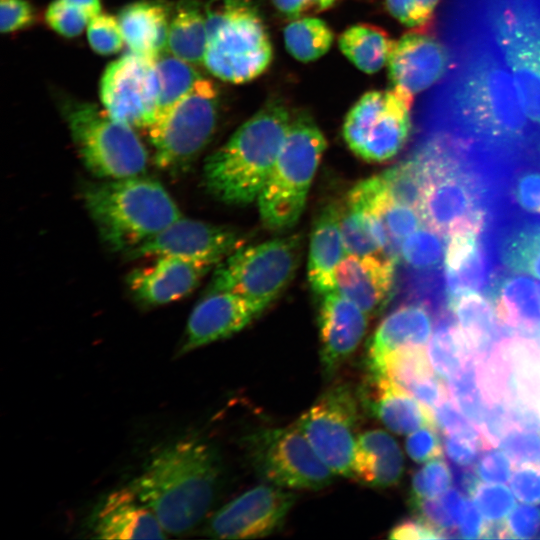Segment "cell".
<instances>
[{
    "label": "cell",
    "mask_w": 540,
    "mask_h": 540,
    "mask_svg": "<svg viewBox=\"0 0 540 540\" xmlns=\"http://www.w3.org/2000/svg\"><path fill=\"white\" fill-rule=\"evenodd\" d=\"M266 309L227 291H208L192 310L180 354L241 331Z\"/></svg>",
    "instance_id": "ffe728a7"
},
{
    "label": "cell",
    "mask_w": 540,
    "mask_h": 540,
    "mask_svg": "<svg viewBox=\"0 0 540 540\" xmlns=\"http://www.w3.org/2000/svg\"><path fill=\"white\" fill-rule=\"evenodd\" d=\"M156 71L158 100L155 121L165 116L202 78L191 63L173 54L160 55L156 60Z\"/></svg>",
    "instance_id": "e575fe53"
},
{
    "label": "cell",
    "mask_w": 540,
    "mask_h": 540,
    "mask_svg": "<svg viewBox=\"0 0 540 540\" xmlns=\"http://www.w3.org/2000/svg\"><path fill=\"white\" fill-rule=\"evenodd\" d=\"M498 320L510 329L540 334V286L530 277L500 279L491 294Z\"/></svg>",
    "instance_id": "4dcf8cb0"
},
{
    "label": "cell",
    "mask_w": 540,
    "mask_h": 540,
    "mask_svg": "<svg viewBox=\"0 0 540 540\" xmlns=\"http://www.w3.org/2000/svg\"><path fill=\"white\" fill-rule=\"evenodd\" d=\"M487 4V36L513 78L528 119L540 126V11L530 0Z\"/></svg>",
    "instance_id": "9c48e42d"
},
{
    "label": "cell",
    "mask_w": 540,
    "mask_h": 540,
    "mask_svg": "<svg viewBox=\"0 0 540 540\" xmlns=\"http://www.w3.org/2000/svg\"><path fill=\"white\" fill-rule=\"evenodd\" d=\"M465 500L464 495L457 488H449L441 495L440 501L456 526L461 517Z\"/></svg>",
    "instance_id": "6125c7cd"
},
{
    "label": "cell",
    "mask_w": 540,
    "mask_h": 540,
    "mask_svg": "<svg viewBox=\"0 0 540 540\" xmlns=\"http://www.w3.org/2000/svg\"><path fill=\"white\" fill-rule=\"evenodd\" d=\"M462 52L440 100L466 132L498 145L520 142L528 132V117L497 49L488 38Z\"/></svg>",
    "instance_id": "6da1fadb"
},
{
    "label": "cell",
    "mask_w": 540,
    "mask_h": 540,
    "mask_svg": "<svg viewBox=\"0 0 540 540\" xmlns=\"http://www.w3.org/2000/svg\"><path fill=\"white\" fill-rule=\"evenodd\" d=\"M365 409L390 431L404 435L436 425L433 412L384 374H369L361 392Z\"/></svg>",
    "instance_id": "cb8c5ba5"
},
{
    "label": "cell",
    "mask_w": 540,
    "mask_h": 540,
    "mask_svg": "<svg viewBox=\"0 0 540 540\" xmlns=\"http://www.w3.org/2000/svg\"><path fill=\"white\" fill-rule=\"evenodd\" d=\"M473 497L482 516L489 524L503 522L516 505L511 491L506 486L496 483L479 485Z\"/></svg>",
    "instance_id": "ee69618b"
},
{
    "label": "cell",
    "mask_w": 540,
    "mask_h": 540,
    "mask_svg": "<svg viewBox=\"0 0 540 540\" xmlns=\"http://www.w3.org/2000/svg\"><path fill=\"white\" fill-rule=\"evenodd\" d=\"M478 477L487 483L504 484L512 475L510 457L502 450L487 448L476 461Z\"/></svg>",
    "instance_id": "681fc988"
},
{
    "label": "cell",
    "mask_w": 540,
    "mask_h": 540,
    "mask_svg": "<svg viewBox=\"0 0 540 540\" xmlns=\"http://www.w3.org/2000/svg\"><path fill=\"white\" fill-rule=\"evenodd\" d=\"M499 447L518 464H540V430L513 426L500 439Z\"/></svg>",
    "instance_id": "f6af8a7d"
},
{
    "label": "cell",
    "mask_w": 540,
    "mask_h": 540,
    "mask_svg": "<svg viewBox=\"0 0 540 540\" xmlns=\"http://www.w3.org/2000/svg\"><path fill=\"white\" fill-rule=\"evenodd\" d=\"M432 412L436 426L444 434L467 437L480 443L484 449L493 447L481 430L465 416L452 399L447 398Z\"/></svg>",
    "instance_id": "7bdbcfd3"
},
{
    "label": "cell",
    "mask_w": 540,
    "mask_h": 540,
    "mask_svg": "<svg viewBox=\"0 0 540 540\" xmlns=\"http://www.w3.org/2000/svg\"><path fill=\"white\" fill-rule=\"evenodd\" d=\"M219 116L215 84L201 78L165 116L149 128L155 165L166 171L188 166L214 135Z\"/></svg>",
    "instance_id": "8fae6325"
},
{
    "label": "cell",
    "mask_w": 540,
    "mask_h": 540,
    "mask_svg": "<svg viewBox=\"0 0 540 540\" xmlns=\"http://www.w3.org/2000/svg\"><path fill=\"white\" fill-rule=\"evenodd\" d=\"M432 308L425 301L401 304L386 315L368 341L369 374H382L386 358L408 348L425 347L432 335Z\"/></svg>",
    "instance_id": "7402d4cb"
},
{
    "label": "cell",
    "mask_w": 540,
    "mask_h": 540,
    "mask_svg": "<svg viewBox=\"0 0 540 540\" xmlns=\"http://www.w3.org/2000/svg\"><path fill=\"white\" fill-rule=\"evenodd\" d=\"M408 456L417 463L441 457L443 444L436 425H426L411 432L405 441Z\"/></svg>",
    "instance_id": "c3c4849f"
},
{
    "label": "cell",
    "mask_w": 540,
    "mask_h": 540,
    "mask_svg": "<svg viewBox=\"0 0 540 540\" xmlns=\"http://www.w3.org/2000/svg\"><path fill=\"white\" fill-rule=\"evenodd\" d=\"M452 480L456 488L466 497H473L479 486V477L471 467H459L451 465Z\"/></svg>",
    "instance_id": "91938a15"
},
{
    "label": "cell",
    "mask_w": 540,
    "mask_h": 540,
    "mask_svg": "<svg viewBox=\"0 0 540 540\" xmlns=\"http://www.w3.org/2000/svg\"><path fill=\"white\" fill-rule=\"evenodd\" d=\"M157 58L131 52L110 63L101 79L105 110L131 127L149 128L158 100Z\"/></svg>",
    "instance_id": "9a60e30c"
},
{
    "label": "cell",
    "mask_w": 540,
    "mask_h": 540,
    "mask_svg": "<svg viewBox=\"0 0 540 540\" xmlns=\"http://www.w3.org/2000/svg\"><path fill=\"white\" fill-rule=\"evenodd\" d=\"M443 449L451 465L471 467L479 457L483 446L467 437L455 434H444Z\"/></svg>",
    "instance_id": "db71d44e"
},
{
    "label": "cell",
    "mask_w": 540,
    "mask_h": 540,
    "mask_svg": "<svg viewBox=\"0 0 540 540\" xmlns=\"http://www.w3.org/2000/svg\"><path fill=\"white\" fill-rule=\"evenodd\" d=\"M321 297L320 360L324 375L330 377L358 348L366 334L368 315L337 289Z\"/></svg>",
    "instance_id": "44dd1931"
},
{
    "label": "cell",
    "mask_w": 540,
    "mask_h": 540,
    "mask_svg": "<svg viewBox=\"0 0 540 540\" xmlns=\"http://www.w3.org/2000/svg\"><path fill=\"white\" fill-rule=\"evenodd\" d=\"M381 175L392 200L418 210L424 189V172L415 155L383 171Z\"/></svg>",
    "instance_id": "74e56055"
},
{
    "label": "cell",
    "mask_w": 540,
    "mask_h": 540,
    "mask_svg": "<svg viewBox=\"0 0 540 540\" xmlns=\"http://www.w3.org/2000/svg\"><path fill=\"white\" fill-rule=\"evenodd\" d=\"M84 11L90 18L101 11L100 0H64Z\"/></svg>",
    "instance_id": "e7e4bbea"
},
{
    "label": "cell",
    "mask_w": 540,
    "mask_h": 540,
    "mask_svg": "<svg viewBox=\"0 0 540 540\" xmlns=\"http://www.w3.org/2000/svg\"><path fill=\"white\" fill-rule=\"evenodd\" d=\"M62 114L84 166L102 179L142 175L148 153L131 126L92 103L64 99Z\"/></svg>",
    "instance_id": "ba28073f"
},
{
    "label": "cell",
    "mask_w": 540,
    "mask_h": 540,
    "mask_svg": "<svg viewBox=\"0 0 540 540\" xmlns=\"http://www.w3.org/2000/svg\"><path fill=\"white\" fill-rule=\"evenodd\" d=\"M220 478L221 461L215 448L201 439L185 438L153 454L131 488L164 531L176 535L205 518Z\"/></svg>",
    "instance_id": "7a4b0ae2"
},
{
    "label": "cell",
    "mask_w": 540,
    "mask_h": 540,
    "mask_svg": "<svg viewBox=\"0 0 540 540\" xmlns=\"http://www.w3.org/2000/svg\"><path fill=\"white\" fill-rule=\"evenodd\" d=\"M93 530L101 539H164L165 531L154 513L132 488L110 493L99 506Z\"/></svg>",
    "instance_id": "d4e9b609"
},
{
    "label": "cell",
    "mask_w": 540,
    "mask_h": 540,
    "mask_svg": "<svg viewBox=\"0 0 540 540\" xmlns=\"http://www.w3.org/2000/svg\"><path fill=\"white\" fill-rule=\"evenodd\" d=\"M295 494L275 485H259L219 509L207 526L218 539H250L272 534L283 525Z\"/></svg>",
    "instance_id": "2e32d148"
},
{
    "label": "cell",
    "mask_w": 540,
    "mask_h": 540,
    "mask_svg": "<svg viewBox=\"0 0 540 540\" xmlns=\"http://www.w3.org/2000/svg\"><path fill=\"white\" fill-rule=\"evenodd\" d=\"M439 0H414V24L423 28L431 21Z\"/></svg>",
    "instance_id": "be15d7a7"
},
{
    "label": "cell",
    "mask_w": 540,
    "mask_h": 540,
    "mask_svg": "<svg viewBox=\"0 0 540 540\" xmlns=\"http://www.w3.org/2000/svg\"><path fill=\"white\" fill-rule=\"evenodd\" d=\"M501 256L512 271L540 279V226L511 234L503 243Z\"/></svg>",
    "instance_id": "8d00e7d4"
},
{
    "label": "cell",
    "mask_w": 540,
    "mask_h": 540,
    "mask_svg": "<svg viewBox=\"0 0 540 540\" xmlns=\"http://www.w3.org/2000/svg\"><path fill=\"white\" fill-rule=\"evenodd\" d=\"M338 43L342 53L359 70L373 74L388 63L395 42L381 27L358 23L347 28Z\"/></svg>",
    "instance_id": "d6a6232c"
},
{
    "label": "cell",
    "mask_w": 540,
    "mask_h": 540,
    "mask_svg": "<svg viewBox=\"0 0 540 540\" xmlns=\"http://www.w3.org/2000/svg\"><path fill=\"white\" fill-rule=\"evenodd\" d=\"M340 228L348 254H382L372 217L365 211L346 204L341 208Z\"/></svg>",
    "instance_id": "60d3db41"
},
{
    "label": "cell",
    "mask_w": 540,
    "mask_h": 540,
    "mask_svg": "<svg viewBox=\"0 0 540 540\" xmlns=\"http://www.w3.org/2000/svg\"><path fill=\"white\" fill-rule=\"evenodd\" d=\"M341 208L326 205L317 216L310 238L308 280L319 296L335 290V272L347 253L340 228Z\"/></svg>",
    "instance_id": "4316f807"
},
{
    "label": "cell",
    "mask_w": 540,
    "mask_h": 540,
    "mask_svg": "<svg viewBox=\"0 0 540 540\" xmlns=\"http://www.w3.org/2000/svg\"><path fill=\"white\" fill-rule=\"evenodd\" d=\"M291 119L281 100H270L244 122L206 159L203 182L208 192L229 205H247L258 199Z\"/></svg>",
    "instance_id": "3957f363"
},
{
    "label": "cell",
    "mask_w": 540,
    "mask_h": 540,
    "mask_svg": "<svg viewBox=\"0 0 540 540\" xmlns=\"http://www.w3.org/2000/svg\"><path fill=\"white\" fill-rule=\"evenodd\" d=\"M390 14L402 24L415 27L414 0H385Z\"/></svg>",
    "instance_id": "94428289"
},
{
    "label": "cell",
    "mask_w": 540,
    "mask_h": 540,
    "mask_svg": "<svg viewBox=\"0 0 540 540\" xmlns=\"http://www.w3.org/2000/svg\"><path fill=\"white\" fill-rule=\"evenodd\" d=\"M505 526L508 538H533L540 530V509L532 504H520L511 511Z\"/></svg>",
    "instance_id": "f907efd6"
},
{
    "label": "cell",
    "mask_w": 540,
    "mask_h": 540,
    "mask_svg": "<svg viewBox=\"0 0 540 540\" xmlns=\"http://www.w3.org/2000/svg\"><path fill=\"white\" fill-rule=\"evenodd\" d=\"M82 198L100 237L114 251H132L182 216L164 186L143 175L88 184Z\"/></svg>",
    "instance_id": "277c9868"
},
{
    "label": "cell",
    "mask_w": 540,
    "mask_h": 540,
    "mask_svg": "<svg viewBox=\"0 0 540 540\" xmlns=\"http://www.w3.org/2000/svg\"><path fill=\"white\" fill-rule=\"evenodd\" d=\"M206 47L204 12L193 0L182 1L170 20L167 48L174 56L198 64L204 61Z\"/></svg>",
    "instance_id": "836d02e7"
},
{
    "label": "cell",
    "mask_w": 540,
    "mask_h": 540,
    "mask_svg": "<svg viewBox=\"0 0 540 540\" xmlns=\"http://www.w3.org/2000/svg\"><path fill=\"white\" fill-rule=\"evenodd\" d=\"M35 19L33 7L27 0L0 1V29L10 33L29 27Z\"/></svg>",
    "instance_id": "f5cc1de1"
},
{
    "label": "cell",
    "mask_w": 540,
    "mask_h": 540,
    "mask_svg": "<svg viewBox=\"0 0 540 540\" xmlns=\"http://www.w3.org/2000/svg\"><path fill=\"white\" fill-rule=\"evenodd\" d=\"M338 0H272L276 10L290 19L312 16L332 7Z\"/></svg>",
    "instance_id": "9f6ffc18"
},
{
    "label": "cell",
    "mask_w": 540,
    "mask_h": 540,
    "mask_svg": "<svg viewBox=\"0 0 540 540\" xmlns=\"http://www.w3.org/2000/svg\"><path fill=\"white\" fill-rule=\"evenodd\" d=\"M87 38L92 49L102 55L118 52L124 41L118 19L109 14H97L87 25Z\"/></svg>",
    "instance_id": "bcb514c9"
},
{
    "label": "cell",
    "mask_w": 540,
    "mask_h": 540,
    "mask_svg": "<svg viewBox=\"0 0 540 540\" xmlns=\"http://www.w3.org/2000/svg\"><path fill=\"white\" fill-rule=\"evenodd\" d=\"M463 143L439 134L415 153L424 172V189L418 207L428 228L449 237L454 233H480L485 212L473 175L461 163Z\"/></svg>",
    "instance_id": "5b68a950"
},
{
    "label": "cell",
    "mask_w": 540,
    "mask_h": 540,
    "mask_svg": "<svg viewBox=\"0 0 540 540\" xmlns=\"http://www.w3.org/2000/svg\"><path fill=\"white\" fill-rule=\"evenodd\" d=\"M326 147V139L311 116H292L274 167L257 199L266 228L285 231L298 222Z\"/></svg>",
    "instance_id": "52a82bcc"
},
{
    "label": "cell",
    "mask_w": 540,
    "mask_h": 540,
    "mask_svg": "<svg viewBox=\"0 0 540 540\" xmlns=\"http://www.w3.org/2000/svg\"><path fill=\"white\" fill-rule=\"evenodd\" d=\"M483 518L484 517L482 516L475 502L471 501L470 499H466L457 525L460 538H483L486 527V525H484Z\"/></svg>",
    "instance_id": "6f0895ef"
},
{
    "label": "cell",
    "mask_w": 540,
    "mask_h": 540,
    "mask_svg": "<svg viewBox=\"0 0 540 540\" xmlns=\"http://www.w3.org/2000/svg\"><path fill=\"white\" fill-rule=\"evenodd\" d=\"M447 307L455 315L474 357H487L509 338L505 333L509 327H500L504 324L498 320L492 301L479 292L463 294Z\"/></svg>",
    "instance_id": "f546056e"
},
{
    "label": "cell",
    "mask_w": 540,
    "mask_h": 540,
    "mask_svg": "<svg viewBox=\"0 0 540 540\" xmlns=\"http://www.w3.org/2000/svg\"><path fill=\"white\" fill-rule=\"evenodd\" d=\"M390 539L418 540V539H439L440 535L427 526L418 518L406 519L398 523L389 533Z\"/></svg>",
    "instance_id": "680465c9"
},
{
    "label": "cell",
    "mask_w": 540,
    "mask_h": 540,
    "mask_svg": "<svg viewBox=\"0 0 540 540\" xmlns=\"http://www.w3.org/2000/svg\"><path fill=\"white\" fill-rule=\"evenodd\" d=\"M217 265L204 259L157 256L152 264L129 273L127 284L134 298L141 304L164 305L190 294Z\"/></svg>",
    "instance_id": "d6986e66"
},
{
    "label": "cell",
    "mask_w": 540,
    "mask_h": 540,
    "mask_svg": "<svg viewBox=\"0 0 540 540\" xmlns=\"http://www.w3.org/2000/svg\"><path fill=\"white\" fill-rule=\"evenodd\" d=\"M443 237L427 226L418 228L402 242L400 260L416 270L438 268L445 257Z\"/></svg>",
    "instance_id": "f35d334b"
},
{
    "label": "cell",
    "mask_w": 540,
    "mask_h": 540,
    "mask_svg": "<svg viewBox=\"0 0 540 540\" xmlns=\"http://www.w3.org/2000/svg\"><path fill=\"white\" fill-rule=\"evenodd\" d=\"M403 472L402 451L389 433L373 429L357 437L351 477L368 487L385 489L397 485Z\"/></svg>",
    "instance_id": "484cf974"
},
{
    "label": "cell",
    "mask_w": 540,
    "mask_h": 540,
    "mask_svg": "<svg viewBox=\"0 0 540 540\" xmlns=\"http://www.w3.org/2000/svg\"><path fill=\"white\" fill-rule=\"evenodd\" d=\"M300 256L299 235L241 246L216 266L208 291L232 292L267 308L294 277Z\"/></svg>",
    "instance_id": "30bf717a"
},
{
    "label": "cell",
    "mask_w": 540,
    "mask_h": 540,
    "mask_svg": "<svg viewBox=\"0 0 540 540\" xmlns=\"http://www.w3.org/2000/svg\"><path fill=\"white\" fill-rule=\"evenodd\" d=\"M245 445L255 471L275 486L319 490L335 476L296 426L259 429L246 437Z\"/></svg>",
    "instance_id": "7c38bea8"
},
{
    "label": "cell",
    "mask_w": 540,
    "mask_h": 540,
    "mask_svg": "<svg viewBox=\"0 0 540 540\" xmlns=\"http://www.w3.org/2000/svg\"><path fill=\"white\" fill-rule=\"evenodd\" d=\"M395 264L382 254H348L336 269V289L371 316L391 292Z\"/></svg>",
    "instance_id": "603a6c76"
},
{
    "label": "cell",
    "mask_w": 540,
    "mask_h": 540,
    "mask_svg": "<svg viewBox=\"0 0 540 540\" xmlns=\"http://www.w3.org/2000/svg\"><path fill=\"white\" fill-rule=\"evenodd\" d=\"M412 103L393 89L363 94L344 120L348 147L369 162H384L397 155L409 137Z\"/></svg>",
    "instance_id": "4fadbf2b"
},
{
    "label": "cell",
    "mask_w": 540,
    "mask_h": 540,
    "mask_svg": "<svg viewBox=\"0 0 540 540\" xmlns=\"http://www.w3.org/2000/svg\"><path fill=\"white\" fill-rule=\"evenodd\" d=\"M427 355L435 374L444 382H448L474 357L454 314L443 312L437 318Z\"/></svg>",
    "instance_id": "1f68e13d"
},
{
    "label": "cell",
    "mask_w": 540,
    "mask_h": 540,
    "mask_svg": "<svg viewBox=\"0 0 540 540\" xmlns=\"http://www.w3.org/2000/svg\"><path fill=\"white\" fill-rule=\"evenodd\" d=\"M513 195L524 211L540 214V171L522 173L515 181Z\"/></svg>",
    "instance_id": "11a10c76"
},
{
    "label": "cell",
    "mask_w": 540,
    "mask_h": 540,
    "mask_svg": "<svg viewBox=\"0 0 540 540\" xmlns=\"http://www.w3.org/2000/svg\"><path fill=\"white\" fill-rule=\"evenodd\" d=\"M287 51L301 62H311L328 52L333 32L321 19L306 16L293 19L283 31Z\"/></svg>",
    "instance_id": "d590c367"
},
{
    "label": "cell",
    "mask_w": 540,
    "mask_h": 540,
    "mask_svg": "<svg viewBox=\"0 0 540 540\" xmlns=\"http://www.w3.org/2000/svg\"><path fill=\"white\" fill-rule=\"evenodd\" d=\"M241 246V236L231 228L181 216L127 255L132 259L174 255L219 264Z\"/></svg>",
    "instance_id": "ac0fdd59"
},
{
    "label": "cell",
    "mask_w": 540,
    "mask_h": 540,
    "mask_svg": "<svg viewBox=\"0 0 540 540\" xmlns=\"http://www.w3.org/2000/svg\"><path fill=\"white\" fill-rule=\"evenodd\" d=\"M510 487L515 497L523 503H540V468L536 464H521L511 475Z\"/></svg>",
    "instance_id": "816d5d0a"
},
{
    "label": "cell",
    "mask_w": 540,
    "mask_h": 540,
    "mask_svg": "<svg viewBox=\"0 0 540 540\" xmlns=\"http://www.w3.org/2000/svg\"><path fill=\"white\" fill-rule=\"evenodd\" d=\"M204 14L207 47L203 63L211 74L239 84L267 69L271 41L251 0H209Z\"/></svg>",
    "instance_id": "8992f818"
},
{
    "label": "cell",
    "mask_w": 540,
    "mask_h": 540,
    "mask_svg": "<svg viewBox=\"0 0 540 540\" xmlns=\"http://www.w3.org/2000/svg\"><path fill=\"white\" fill-rule=\"evenodd\" d=\"M451 60L447 45L426 28L407 32L394 43L388 59L392 89L413 102L447 73Z\"/></svg>",
    "instance_id": "e0dca14e"
},
{
    "label": "cell",
    "mask_w": 540,
    "mask_h": 540,
    "mask_svg": "<svg viewBox=\"0 0 540 540\" xmlns=\"http://www.w3.org/2000/svg\"><path fill=\"white\" fill-rule=\"evenodd\" d=\"M117 19L131 52L153 58L162 55L171 20L167 4L159 0L137 1L122 8Z\"/></svg>",
    "instance_id": "f1b7e54d"
},
{
    "label": "cell",
    "mask_w": 540,
    "mask_h": 540,
    "mask_svg": "<svg viewBox=\"0 0 540 540\" xmlns=\"http://www.w3.org/2000/svg\"><path fill=\"white\" fill-rule=\"evenodd\" d=\"M90 19L80 8L64 0H55L45 12V20L50 28L68 38L81 34Z\"/></svg>",
    "instance_id": "7dc6e473"
},
{
    "label": "cell",
    "mask_w": 540,
    "mask_h": 540,
    "mask_svg": "<svg viewBox=\"0 0 540 540\" xmlns=\"http://www.w3.org/2000/svg\"><path fill=\"white\" fill-rule=\"evenodd\" d=\"M358 412V401L352 389L346 384H337L326 390L296 423L315 453L335 475L349 477L352 474Z\"/></svg>",
    "instance_id": "5bb4252c"
},
{
    "label": "cell",
    "mask_w": 540,
    "mask_h": 540,
    "mask_svg": "<svg viewBox=\"0 0 540 540\" xmlns=\"http://www.w3.org/2000/svg\"><path fill=\"white\" fill-rule=\"evenodd\" d=\"M474 231L449 236L444 257L447 305L459 296L480 292L488 281V261Z\"/></svg>",
    "instance_id": "83f0119b"
},
{
    "label": "cell",
    "mask_w": 540,
    "mask_h": 540,
    "mask_svg": "<svg viewBox=\"0 0 540 540\" xmlns=\"http://www.w3.org/2000/svg\"><path fill=\"white\" fill-rule=\"evenodd\" d=\"M452 481L446 462L441 457L434 458L413 474L409 500L437 498L449 489Z\"/></svg>",
    "instance_id": "b9f144b4"
},
{
    "label": "cell",
    "mask_w": 540,
    "mask_h": 540,
    "mask_svg": "<svg viewBox=\"0 0 540 540\" xmlns=\"http://www.w3.org/2000/svg\"><path fill=\"white\" fill-rule=\"evenodd\" d=\"M474 358H470L447 383L452 400L458 408L477 427H482L488 405L485 396H482L480 381L478 383Z\"/></svg>",
    "instance_id": "ab89813d"
}]
</instances>
